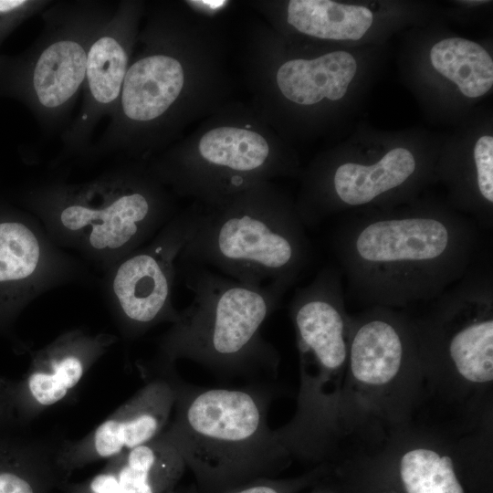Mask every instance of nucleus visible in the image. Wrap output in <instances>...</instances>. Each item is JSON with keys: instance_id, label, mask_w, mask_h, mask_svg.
I'll return each mask as SVG.
<instances>
[{"instance_id": "nucleus-1", "label": "nucleus", "mask_w": 493, "mask_h": 493, "mask_svg": "<svg viewBox=\"0 0 493 493\" xmlns=\"http://www.w3.org/2000/svg\"><path fill=\"white\" fill-rule=\"evenodd\" d=\"M154 370L167 374L175 393L163 432L193 473L199 493L274 478L284 467L288 451L267 422L268 385L205 387L184 382L174 366Z\"/></svg>"}, {"instance_id": "nucleus-2", "label": "nucleus", "mask_w": 493, "mask_h": 493, "mask_svg": "<svg viewBox=\"0 0 493 493\" xmlns=\"http://www.w3.org/2000/svg\"><path fill=\"white\" fill-rule=\"evenodd\" d=\"M182 266L193 299L162 338L154 366L184 359L224 380L275 378L279 354L262 327L285 291L249 287L200 265Z\"/></svg>"}, {"instance_id": "nucleus-3", "label": "nucleus", "mask_w": 493, "mask_h": 493, "mask_svg": "<svg viewBox=\"0 0 493 493\" xmlns=\"http://www.w3.org/2000/svg\"><path fill=\"white\" fill-rule=\"evenodd\" d=\"M250 194L205 211L179 260L249 287L286 291L307 262L304 224L270 197Z\"/></svg>"}, {"instance_id": "nucleus-4", "label": "nucleus", "mask_w": 493, "mask_h": 493, "mask_svg": "<svg viewBox=\"0 0 493 493\" xmlns=\"http://www.w3.org/2000/svg\"><path fill=\"white\" fill-rule=\"evenodd\" d=\"M115 9L98 0L52 2L42 13L39 38L24 62L22 92L40 128L63 129L85 80L89 46Z\"/></svg>"}, {"instance_id": "nucleus-5", "label": "nucleus", "mask_w": 493, "mask_h": 493, "mask_svg": "<svg viewBox=\"0 0 493 493\" xmlns=\"http://www.w3.org/2000/svg\"><path fill=\"white\" fill-rule=\"evenodd\" d=\"M147 187L137 177L114 173L39 193V202L56 208L63 226L85 234L94 249L118 251L139 243L165 215L160 199Z\"/></svg>"}, {"instance_id": "nucleus-6", "label": "nucleus", "mask_w": 493, "mask_h": 493, "mask_svg": "<svg viewBox=\"0 0 493 493\" xmlns=\"http://www.w3.org/2000/svg\"><path fill=\"white\" fill-rule=\"evenodd\" d=\"M336 282L324 270L309 286L298 289L290 302L303 377L299 410L307 414L326 412L331 378L348 356Z\"/></svg>"}, {"instance_id": "nucleus-7", "label": "nucleus", "mask_w": 493, "mask_h": 493, "mask_svg": "<svg viewBox=\"0 0 493 493\" xmlns=\"http://www.w3.org/2000/svg\"><path fill=\"white\" fill-rule=\"evenodd\" d=\"M205 211L194 208L174 218L151 246L118 267L113 291L126 329L132 336L179 318L171 302L174 260L197 229Z\"/></svg>"}, {"instance_id": "nucleus-8", "label": "nucleus", "mask_w": 493, "mask_h": 493, "mask_svg": "<svg viewBox=\"0 0 493 493\" xmlns=\"http://www.w3.org/2000/svg\"><path fill=\"white\" fill-rule=\"evenodd\" d=\"M456 243L454 229L442 220L393 217L362 226L351 252L358 267L371 277L402 279L444 264Z\"/></svg>"}, {"instance_id": "nucleus-9", "label": "nucleus", "mask_w": 493, "mask_h": 493, "mask_svg": "<svg viewBox=\"0 0 493 493\" xmlns=\"http://www.w3.org/2000/svg\"><path fill=\"white\" fill-rule=\"evenodd\" d=\"M155 373L86 435L77 440L65 438L58 460L68 478L75 470L145 444L165 429L173 413L175 393L165 372Z\"/></svg>"}, {"instance_id": "nucleus-10", "label": "nucleus", "mask_w": 493, "mask_h": 493, "mask_svg": "<svg viewBox=\"0 0 493 493\" xmlns=\"http://www.w3.org/2000/svg\"><path fill=\"white\" fill-rule=\"evenodd\" d=\"M134 10L121 2L94 37L87 57L84 99L76 119L62 132L67 153H87L92 134L115 111L129 68Z\"/></svg>"}, {"instance_id": "nucleus-11", "label": "nucleus", "mask_w": 493, "mask_h": 493, "mask_svg": "<svg viewBox=\"0 0 493 493\" xmlns=\"http://www.w3.org/2000/svg\"><path fill=\"white\" fill-rule=\"evenodd\" d=\"M110 340L70 332L39 351L25 377L4 394L6 408L28 423L68 401Z\"/></svg>"}, {"instance_id": "nucleus-12", "label": "nucleus", "mask_w": 493, "mask_h": 493, "mask_svg": "<svg viewBox=\"0 0 493 493\" xmlns=\"http://www.w3.org/2000/svg\"><path fill=\"white\" fill-rule=\"evenodd\" d=\"M65 438L40 434L0 444V493H51L69 481L58 465Z\"/></svg>"}, {"instance_id": "nucleus-13", "label": "nucleus", "mask_w": 493, "mask_h": 493, "mask_svg": "<svg viewBox=\"0 0 493 493\" xmlns=\"http://www.w3.org/2000/svg\"><path fill=\"white\" fill-rule=\"evenodd\" d=\"M107 463L123 493H173L186 468L183 456L163 431Z\"/></svg>"}, {"instance_id": "nucleus-14", "label": "nucleus", "mask_w": 493, "mask_h": 493, "mask_svg": "<svg viewBox=\"0 0 493 493\" xmlns=\"http://www.w3.org/2000/svg\"><path fill=\"white\" fill-rule=\"evenodd\" d=\"M357 63L348 52L334 51L314 59L285 62L277 72V83L289 100L312 105L324 98L338 100L346 94Z\"/></svg>"}, {"instance_id": "nucleus-15", "label": "nucleus", "mask_w": 493, "mask_h": 493, "mask_svg": "<svg viewBox=\"0 0 493 493\" xmlns=\"http://www.w3.org/2000/svg\"><path fill=\"white\" fill-rule=\"evenodd\" d=\"M415 167L412 152L401 147L391 150L371 165L345 163L334 173V191L348 205H365L403 184L414 173Z\"/></svg>"}, {"instance_id": "nucleus-16", "label": "nucleus", "mask_w": 493, "mask_h": 493, "mask_svg": "<svg viewBox=\"0 0 493 493\" xmlns=\"http://www.w3.org/2000/svg\"><path fill=\"white\" fill-rule=\"evenodd\" d=\"M404 359L400 332L391 322L373 319L356 330L350 348L353 377L366 385H383L399 372Z\"/></svg>"}, {"instance_id": "nucleus-17", "label": "nucleus", "mask_w": 493, "mask_h": 493, "mask_svg": "<svg viewBox=\"0 0 493 493\" xmlns=\"http://www.w3.org/2000/svg\"><path fill=\"white\" fill-rule=\"evenodd\" d=\"M201 158L215 168L228 172L231 189H240L247 175L262 169L268 158L269 146L258 133L236 127L210 130L198 144Z\"/></svg>"}, {"instance_id": "nucleus-18", "label": "nucleus", "mask_w": 493, "mask_h": 493, "mask_svg": "<svg viewBox=\"0 0 493 493\" xmlns=\"http://www.w3.org/2000/svg\"><path fill=\"white\" fill-rule=\"evenodd\" d=\"M373 21L370 9L362 5L330 0H291L288 22L299 32L322 39L358 40Z\"/></svg>"}, {"instance_id": "nucleus-19", "label": "nucleus", "mask_w": 493, "mask_h": 493, "mask_svg": "<svg viewBox=\"0 0 493 493\" xmlns=\"http://www.w3.org/2000/svg\"><path fill=\"white\" fill-rule=\"evenodd\" d=\"M434 68L453 81L468 98L487 93L493 85V61L477 43L452 37L435 44L430 50Z\"/></svg>"}, {"instance_id": "nucleus-20", "label": "nucleus", "mask_w": 493, "mask_h": 493, "mask_svg": "<svg viewBox=\"0 0 493 493\" xmlns=\"http://www.w3.org/2000/svg\"><path fill=\"white\" fill-rule=\"evenodd\" d=\"M450 359L461 377L474 383L493 379V320L477 319L459 329L448 344Z\"/></svg>"}, {"instance_id": "nucleus-21", "label": "nucleus", "mask_w": 493, "mask_h": 493, "mask_svg": "<svg viewBox=\"0 0 493 493\" xmlns=\"http://www.w3.org/2000/svg\"><path fill=\"white\" fill-rule=\"evenodd\" d=\"M400 474L407 493H464L452 460L428 448H414L401 458Z\"/></svg>"}, {"instance_id": "nucleus-22", "label": "nucleus", "mask_w": 493, "mask_h": 493, "mask_svg": "<svg viewBox=\"0 0 493 493\" xmlns=\"http://www.w3.org/2000/svg\"><path fill=\"white\" fill-rule=\"evenodd\" d=\"M36 235L21 223L0 224V283L30 278L41 261Z\"/></svg>"}, {"instance_id": "nucleus-23", "label": "nucleus", "mask_w": 493, "mask_h": 493, "mask_svg": "<svg viewBox=\"0 0 493 493\" xmlns=\"http://www.w3.org/2000/svg\"><path fill=\"white\" fill-rule=\"evenodd\" d=\"M477 184L481 196L493 203V137L481 136L474 148Z\"/></svg>"}, {"instance_id": "nucleus-24", "label": "nucleus", "mask_w": 493, "mask_h": 493, "mask_svg": "<svg viewBox=\"0 0 493 493\" xmlns=\"http://www.w3.org/2000/svg\"><path fill=\"white\" fill-rule=\"evenodd\" d=\"M58 490L60 493H123L108 463L95 476L81 482L68 481Z\"/></svg>"}, {"instance_id": "nucleus-25", "label": "nucleus", "mask_w": 493, "mask_h": 493, "mask_svg": "<svg viewBox=\"0 0 493 493\" xmlns=\"http://www.w3.org/2000/svg\"><path fill=\"white\" fill-rule=\"evenodd\" d=\"M292 488V482L266 478L222 493H290ZM173 493H199V491L193 483L184 488H177Z\"/></svg>"}, {"instance_id": "nucleus-26", "label": "nucleus", "mask_w": 493, "mask_h": 493, "mask_svg": "<svg viewBox=\"0 0 493 493\" xmlns=\"http://www.w3.org/2000/svg\"><path fill=\"white\" fill-rule=\"evenodd\" d=\"M193 3H195L197 5H206V6H209V7H217L219 5H222L224 3V1H192Z\"/></svg>"}, {"instance_id": "nucleus-27", "label": "nucleus", "mask_w": 493, "mask_h": 493, "mask_svg": "<svg viewBox=\"0 0 493 493\" xmlns=\"http://www.w3.org/2000/svg\"><path fill=\"white\" fill-rule=\"evenodd\" d=\"M488 1H465V3H467V4H470V3H473V4H477V3H487Z\"/></svg>"}]
</instances>
